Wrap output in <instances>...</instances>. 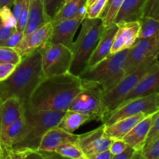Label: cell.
Listing matches in <instances>:
<instances>
[{"mask_svg":"<svg viewBox=\"0 0 159 159\" xmlns=\"http://www.w3.org/2000/svg\"><path fill=\"white\" fill-rule=\"evenodd\" d=\"M158 59H149L137 67L134 70L125 75L119 83L105 93L103 102L107 113L120 105L123 99L134 89L138 82L155 66Z\"/></svg>","mask_w":159,"mask_h":159,"instance_id":"obj_7","label":"cell"},{"mask_svg":"<svg viewBox=\"0 0 159 159\" xmlns=\"http://www.w3.org/2000/svg\"><path fill=\"white\" fill-rule=\"evenodd\" d=\"M147 116L144 113H138L118 120L117 122L109 126H105L104 131L107 136L113 140L122 139L127 133L130 131L137 124Z\"/></svg>","mask_w":159,"mask_h":159,"instance_id":"obj_21","label":"cell"},{"mask_svg":"<svg viewBox=\"0 0 159 159\" xmlns=\"http://www.w3.org/2000/svg\"><path fill=\"white\" fill-rule=\"evenodd\" d=\"M159 35L149 38H138L129 49L125 63V75L134 70L137 67L149 59H158Z\"/></svg>","mask_w":159,"mask_h":159,"instance_id":"obj_10","label":"cell"},{"mask_svg":"<svg viewBox=\"0 0 159 159\" xmlns=\"http://www.w3.org/2000/svg\"><path fill=\"white\" fill-rule=\"evenodd\" d=\"M14 2H15V0H0V9H2L4 6L12 8Z\"/></svg>","mask_w":159,"mask_h":159,"instance_id":"obj_44","label":"cell"},{"mask_svg":"<svg viewBox=\"0 0 159 159\" xmlns=\"http://www.w3.org/2000/svg\"><path fill=\"white\" fill-rule=\"evenodd\" d=\"M131 159H148V158H146L145 157L143 156V155H141V152H136L134 153V155H133V157H132Z\"/></svg>","mask_w":159,"mask_h":159,"instance_id":"obj_45","label":"cell"},{"mask_svg":"<svg viewBox=\"0 0 159 159\" xmlns=\"http://www.w3.org/2000/svg\"><path fill=\"white\" fill-rule=\"evenodd\" d=\"M91 120V118L87 115L68 110L65 111L61 120L59 123L58 127L69 133H74L81 126Z\"/></svg>","mask_w":159,"mask_h":159,"instance_id":"obj_25","label":"cell"},{"mask_svg":"<svg viewBox=\"0 0 159 159\" xmlns=\"http://www.w3.org/2000/svg\"><path fill=\"white\" fill-rule=\"evenodd\" d=\"M103 124L98 128L79 135L77 144L85 156L106 152L110 149L113 140L107 136Z\"/></svg>","mask_w":159,"mask_h":159,"instance_id":"obj_11","label":"cell"},{"mask_svg":"<svg viewBox=\"0 0 159 159\" xmlns=\"http://www.w3.org/2000/svg\"><path fill=\"white\" fill-rule=\"evenodd\" d=\"M158 111L159 94L155 93L150 96L137 98L119 106L114 110L106 113L101 122L105 126H109L124 118L138 113H142L149 116Z\"/></svg>","mask_w":159,"mask_h":159,"instance_id":"obj_9","label":"cell"},{"mask_svg":"<svg viewBox=\"0 0 159 159\" xmlns=\"http://www.w3.org/2000/svg\"><path fill=\"white\" fill-rule=\"evenodd\" d=\"M127 147L128 145L122 139L113 140L109 151L113 155H117L123 153Z\"/></svg>","mask_w":159,"mask_h":159,"instance_id":"obj_37","label":"cell"},{"mask_svg":"<svg viewBox=\"0 0 159 159\" xmlns=\"http://www.w3.org/2000/svg\"><path fill=\"white\" fill-rule=\"evenodd\" d=\"M0 103H1V100H0Z\"/></svg>","mask_w":159,"mask_h":159,"instance_id":"obj_51","label":"cell"},{"mask_svg":"<svg viewBox=\"0 0 159 159\" xmlns=\"http://www.w3.org/2000/svg\"><path fill=\"white\" fill-rule=\"evenodd\" d=\"M79 37L73 43L72 62L69 72L79 76L88 67L89 61L96 49L105 25L100 17L89 19L85 17L82 22Z\"/></svg>","mask_w":159,"mask_h":159,"instance_id":"obj_3","label":"cell"},{"mask_svg":"<svg viewBox=\"0 0 159 159\" xmlns=\"http://www.w3.org/2000/svg\"><path fill=\"white\" fill-rule=\"evenodd\" d=\"M65 112L35 111L23 106V114L28 125V133L20 143L10 148L17 151H37L42 138L48 130L57 127Z\"/></svg>","mask_w":159,"mask_h":159,"instance_id":"obj_5","label":"cell"},{"mask_svg":"<svg viewBox=\"0 0 159 159\" xmlns=\"http://www.w3.org/2000/svg\"><path fill=\"white\" fill-rule=\"evenodd\" d=\"M117 29V24L115 23H111L110 25L106 26L104 27L100 39L97 43V46L89 61L87 68H91L94 66L96 64L108 57L109 55H110V51H111Z\"/></svg>","mask_w":159,"mask_h":159,"instance_id":"obj_18","label":"cell"},{"mask_svg":"<svg viewBox=\"0 0 159 159\" xmlns=\"http://www.w3.org/2000/svg\"><path fill=\"white\" fill-rule=\"evenodd\" d=\"M108 0H96L90 6H87L85 17L89 19L99 18L102 14L104 8L107 6Z\"/></svg>","mask_w":159,"mask_h":159,"instance_id":"obj_30","label":"cell"},{"mask_svg":"<svg viewBox=\"0 0 159 159\" xmlns=\"http://www.w3.org/2000/svg\"><path fill=\"white\" fill-rule=\"evenodd\" d=\"M82 88L80 78L70 72L44 77L33 92L26 107L35 111L65 112Z\"/></svg>","mask_w":159,"mask_h":159,"instance_id":"obj_1","label":"cell"},{"mask_svg":"<svg viewBox=\"0 0 159 159\" xmlns=\"http://www.w3.org/2000/svg\"><path fill=\"white\" fill-rule=\"evenodd\" d=\"M76 159H87V158H86V157L85 156V155H82V156L79 157V158H76Z\"/></svg>","mask_w":159,"mask_h":159,"instance_id":"obj_48","label":"cell"},{"mask_svg":"<svg viewBox=\"0 0 159 159\" xmlns=\"http://www.w3.org/2000/svg\"><path fill=\"white\" fill-rule=\"evenodd\" d=\"M16 30V28H9L3 25L0 20V45L6 42Z\"/></svg>","mask_w":159,"mask_h":159,"instance_id":"obj_39","label":"cell"},{"mask_svg":"<svg viewBox=\"0 0 159 159\" xmlns=\"http://www.w3.org/2000/svg\"><path fill=\"white\" fill-rule=\"evenodd\" d=\"M44 6L47 16L51 21L58 12L61 8L65 5V0H41Z\"/></svg>","mask_w":159,"mask_h":159,"instance_id":"obj_29","label":"cell"},{"mask_svg":"<svg viewBox=\"0 0 159 159\" xmlns=\"http://www.w3.org/2000/svg\"><path fill=\"white\" fill-rule=\"evenodd\" d=\"M157 113L146 116L122 138L129 147L134 149L135 152H141L144 148L146 139Z\"/></svg>","mask_w":159,"mask_h":159,"instance_id":"obj_17","label":"cell"},{"mask_svg":"<svg viewBox=\"0 0 159 159\" xmlns=\"http://www.w3.org/2000/svg\"><path fill=\"white\" fill-rule=\"evenodd\" d=\"M117 26L110 54L130 49L139 37V21L124 22L118 23Z\"/></svg>","mask_w":159,"mask_h":159,"instance_id":"obj_14","label":"cell"},{"mask_svg":"<svg viewBox=\"0 0 159 159\" xmlns=\"http://www.w3.org/2000/svg\"><path fill=\"white\" fill-rule=\"evenodd\" d=\"M71 1H72V0H65V3H66V2H71Z\"/></svg>","mask_w":159,"mask_h":159,"instance_id":"obj_50","label":"cell"},{"mask_svg":"<svg viewBox=\"0 0 159 159\" xmlns=\"http://www.w3.org/2000/svg\"><path fill=\"white\" fill-rule=\"evenodd\" d=\"M29 6H30V0H24L23 2V6L21 9L20 15L17 18V26L16 30L18 31L23 32L26 26V21H27L28 12H29Z\"/></svg>","mask_w":159,"mask_h":159,"instance_id":"obj_34","label":"cell"},{"mask_svg":"<svg viewBox=\"0 0 159 159\" xmlns=\"http://www.w3.org/2000/svg\"><path fill=\"white\" fill-rule=\"evenodd\" d=\"M53 25L51 22L47 23L30 34L23 35L20 43L14 49L21 55L25 57L41 48L50 40L52 34Z\"/></svg>","mask_w":159,"mask_h":159,"instance_id":"obj_12","label":"cell"},{"mask_svg":"<svg viewBox=\"0 0 159 159\" xmlns=\"http://www.w3.org/2000/svg\"><path fill=\"white\" fill-rule=\"evenodd\" d=\"M143 16L152 17L159 20V0H147Z\"/></svg>","mask_w":159,"mask_h":159,"instance_id":"obj_33","label":"cell"},{"mask_svg":"<svg viewBox=\"0 0 159 159\" xmlns=\"http://www.w3.org/2000/svg\"><path fill=\"white\" fill-rule=\"evenodd\" d=\"M0 20L2 24L7 27L16 29L17 20L11 10V8L4 6L0 9Z\"/></svg>","mask_w":159,"mask_h":159,"instance_id":"obj_31","label":"cell"},{"mask_svg":"<svg viewBox=\"0 0 159 159\" xmlns=\"http://www.w3.org/2000/svg\"><path fill=\"white\" fill-rule=\"evenodd\" d=\"M79 134L69 133L58 126L52 127L44 134L40 141L37 151L54 152L57 148L66 143L77 142Z\"/></svg>","mask_w":159,"mask_h":159,"instance_id":"obj_16","label":"cell"},{"mask_svg":"<svg viewBox=\"0 0 159 159\" xmlns=\"http://www.w3.org/2000/svg\"><path fill=\"white\" fill-rule=\"evenodd\" d=\"M140 32L138 38H149L159 35V20L152 17L142 16L139 20Z\"/></svg>","mask_w":159,"mask_h":159,"instance_id":"obj_26","label":"cell"},{"mask_svg":"<svg viewBox=\"0 0 159 159\" xmlns=\"http://www.w3.org/2000/svg\"><path fill=\"white\" fill-rule=\"evenodd\" d=\"M85 17L78 16L53 25L52 34L48 41L52 43H61L71 49L75 35Z\"/></svg>","mask_w":159,"mask_h":159,"instance_id":"obj_13","label":"cell"},{"mask_svg":"<svg viewBox=\"0 0 159 159\" xmlns=\"http://www.w3.org/2000/svg\"><path fill=\"white\" fill-rule=\"evenodd\" d=\"M3 155H4V149H3L2 144L0 142V159L3 158Z\"/></svg>","mask_w":159,"mask_h":159,"instance_id":"obj_46","label":"cell"},{"mask_svg":"<svg viewBox=\"0 0 159 159\" xmlns=\"http://www.w3.org/2000/svg\"><path fill=\"white\" fill-rule=\"evenodd\" d=\"M155 93H159V61H157L151 71L138 82L134 89L123 99L119 106L137 98L144 97Z\"/></svg>","mask_w":159,"mask_h":159,"instance_id":"obj_15","label":"cell"},{"mask_svg":"<svg viewBox=\"0 0 159 159\" xmlns=\"http://www.w3.org/2000/svg\"><path fill=\"white\" fill-rule=\"evenodd\" d=\"M135 152H135L134 149L128 146L123 153L117 155H113L112 159H131Z\"/></svg>","mask_w":159,"mask_h":159,"instance_id":"obj_40","label":"cell"},{"mask_svg":"<svg viewBox=\"0 0 159 159\" xmlns=\"http://www.w3.org/2000/svg\"><path fill=\"white\" fill-rule=\"evenodd\" d=\"M87 0H72L65 3L51 21L52 25H55L64 20L74 18L78 16L86 15Z\"/></svg>","mask_w":159,"mask_h":159,"instance_id":"obj_24","label":"cell"},{"mask_svg":"<svg viewBox=\"0 0 159 159\" xmlns=\"http://www.w3.org/2000/svg\"><path fill=\"white\" fill-rule=\"evenodd\" d=\"M54 152L58 153L59 155H62V156L66 157V158L70 159H76L84 155L81 148L78 145L77 142L66 143V144H62V145L57 148Z\"/></svg>","mask_w":159,"mask_h":159,"instance_id":"obj_27","label":"cell"},{"mask_svg":"<svg viewBox=\"0 0 159 159\" xmlns=\"http://www.w3.org/2000/svg\"><path fill=\"white\" fill-rule=\"evenodd\" d=\"M40 51L44 77L69 72L72 62L71 49L61 43L48 41L40 48Z\"/></svg>","mask_w":159,"mask_h":159,"instance_id":"obj_8","label":"cell"},{"mask_svg":"<svg viewBox=\"0 0 159 159\" xmlns=\"http://www.w3.org/2000/svg\"><path fill=\"white\" fill-rule=\"evenodd\" d=\"M129 49L110 54L91 68H87L80 75L81 80L93 82L102 88L104 94L116 86L124 77V63Z\"/></svg>","mask_w":159,"mask_h":159,"instance_id":"obj_4","label":"cell"},{"mask_svg":"<svg viewBox=\"0 0 159 159\" xmlns=\"http://www.w3.org/2000/svg\"><path fill=\"white\" fill-rule=\"evenodd\" d=\"M49 22L51 21L47 16L41 0H30L27 21L23 31V35L30 34Z\"/></svg>","mask_w":159,"mask_h":159,"instance_id":"obj_22","label":"cell"},{"mask_svg":"<svg viewBox=\"0 0 159 159\" xmlns=\"http://www.w3.org/2000/svg\"><path fill=\"white\" fill-rule=\"evenodd\" d=\"M96 1V0H87V6L92 5L93 2H95Z\"/></svg>","mask_w":159,"mask_h":159,"instance_id":"obj_47","label":"cell"},{"mask_svg":"<svg viewBox=\"0 0 159 159\" xmlns=\"http://www.w3.org/2000/svg\"><path fill=\"white\" fill-rule=\"evenodd\" d=\"M23 36V32H21V31L16 30L13 33V34L11 35V37L6 40V42L2 43L0 46L2 47H7V48H14L19 43H20V40L22 39Z\"/></svg>","mask_w":159,"mask_h":159,"instance_id":"obj_38","label":"cell"},{"mask_svg":"<svg viewBox=\"0 0 159 159\" xmlns=\"http://www.w3.org/2000/svg\"><path fill=\"white\" fill-rule=\"evenodd\" d=\"M23 104L17 98L10 97L0 103V138L7 127L22 116Z\"/></svg>","mask_w":159,"mask_h":159,"instance_id":"obj_19","label":"cell"},{"mask_svg":"<svg viewBox=\"0 0 159 159\" xmlns=\"http://www.w3.org/2000/svg\"><path fill=\"white\" fill-rule=\"evenodd\" d=\"M113 155L110 153V151H106V152H99V153L93 154L89 156H85L87 159H112Z\"/></svg>","mask_w":159,"mask_h":159,"instance_id":"obj_42","label":"cell"},{"mask_svg":"<svg viewBox=\"0 0 159 159\" xmlns=\"http://www.w3.org/2000/svg\"><path fill=\"white\" fill-rule=\"evenodd\" d=\"M141 155L148 159H159V137L141 152Z\"/></svg>","mask_w":159,"mask_h":159,"instance_id":"obj_32","label":"cell"},{"mask_svg":"<svg viewBox=\"0 0 159 159\" xmlns=\"http://www.w3.org/2000/svg\"><path fill=\"white\" fill-rule=\"evenodd\" d=\"M158 137H159V111L157 113L156 116L155 118V120H154L152 127H151L150 131H149L148 135L147 137V139H146L144 147L148 145L153 141H155Z\"/></svg>","mask_w":159,"mask_h":159,"instance_id":"obj_35","label":"cell"},{"mask_svg":"<svg viewBox=\"0 0 159 159\" xmlns=\"http://www.w3.org/2000/svg\"><path fill=\"white\" fill-rule=\"evenodd\" d=\"M43 78L39 48L22 57L12 75L6 80L0 82V100L15 97L26 106L33 92Z\"/></svg>","mask_w":159,"mask_h":159,"instance_id":"obj_2","label":"cell"},{"mask_svg":"<svg viewBox=\"0 0 159 159\" xmlns=\"http://www.w3.org/2000/svg\"><path fill=\"white\" fill-rule=\"evenodd\" d=\"M16 66L11 63H0V82L6 80L12 75Z\"/></svg>","mask_w":159,"mask_h":159,"instance_id":"obj_36","label":"cell"},{"mask_svg":"<svg viewBox=\"0 0 159 159\" xmlns=\"http://www.w3.org/2000/svg\"><path fill=\"white\" fill-rule=\"evenodd\" d=\"M2 159H8V158H7V157H6V155H3V158H2Z\"/></svg>","mask_w":159,"mask_h":159,"instance_id":"obj_49","label":"cell"},{"mask_svg":"<svg viewBox=\"0 0 159 159\" xmlns=\"http://www.w3.org/2000/svg\"><path fill=\"white\" fill-rule=\"evenodd\" d=\"M82 88L70 105L68 110L87 115L92 120L102 121L107 113L103 102L104 92L93 82L82 80Z\"/></svg>","mask_w":159,"mask_h":159,"instance_id":"obj_6","label":"cell"},{"mask_svg":"<svg viewBox=\"0 0 159 159\" xmlns=\"http://www.w3.org/2000/svg\"><path fill=\"white\" fill-rule=\"evenodd\" d=\"M147 0H124L115 18L114 23L138 21L143 16Z\"/></svg>","mask_w":159,"mask_h":159,"instance_id":"obj_23","label":"cell"},{"mask_svg":"<svg viewBox=\"0 0 159 159\" xmlns=\"http://www.w3.org/2000/svg\"><path fill=\"white\" fill-rule=\"evenodd\" d=\"M158 94H159V93H158Z\"/></svg>","mask_w":159,"mask_h":159,"instance_id":"obj_52","label":"cell"},{"mask_svg":"<svg viewBox=\"0 0 159 159\" xmlns=\"http://www.w3.org/2000/svg\"><path fill=\"white\" fill-rule=\"evenodd\" d=\"M28 133V125L24 114L9 125L0 138V142L2 145L12 148L21 142Z\"/></svg>","mask_w":159,"mask_h":159,"instance_id":"obj_20","label":"cell"},{"mask_svg":"<svg viewBox=\"0 0 159 159\" xmlns=\"http://www.w3.org/2000/svg\"><path fill=\"white\" fill-rule=\"evenodd\" d=\"M22 57L14 48L0 46V63H11L18 65Z\"/></svg>","mask_w":159,"mask_h":159,"instance_id":"obj_28","label":"cell"},{"mask_svg":"<svg viewBox=\"0 0 159 159\" xmlns=\"http://www.w3.org/2000/svg\"><path fill=\"white\" fill-rule=\"evenodd\" d=\"M26 152L28 159H43L38 151H24Z\"/></svg>","mask_w":159,"mask_h":159,"instance_id":"obj_43","label":"cell"},{"mask_svg":"<svg viewBox=\"0 0 159 159\" xmlns=\"http://www.w3.org/2000/svg\"><path fill=\"white\" fill-rule=\"evenodd\" d=\"M41 155L43 159H70L59 155L55 152H43V151H38Z\"/></svg>","mask_w":159,"mask_h":159,"instance_id":"obj_41","label":"cell"}]
</instances>
